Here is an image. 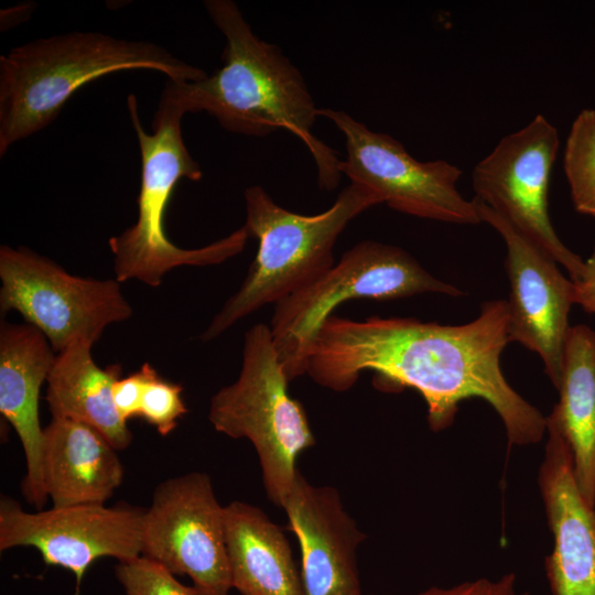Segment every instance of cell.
Wrapping results in <instances>:
<instances>
[{
  "instance_id": "1",
  "label": "cell",
  "mask_w": 595,
  "mask_h": 595,
  "mask_svg": "<svg viewBox=\"0 0 595 595\" xmlns=\"http://www.w3.org/2000/svg\"><path fill=\"white\" fill-rule=\"evenodd\" d=\"M510 342L507 301H489L462 325L411 317L364 321L331 315L312 340L306 374L320 386L346 391L371 370L386 389L413 388L428 407L432 431L448 428L462 400H486L500 416L509 444L538 443L547 416L508 383L500 355Z\"/></svg>"
},
{
  "instance_id": "2",
  "label": "cell",
  "mask_w": 595,
  "mask_h": 595,
  "mask_svg": "<svg viewBox=\"0 0 595 595\" xmlns=\"http://www.w3.org/2000/svg\"><path fill=\"white\" fill-rule=\"evenodd\" d=\"M207 13L226 40L223 65L196 82L167 79L163 91L184 111H205L235 133L267 137L284 129L313 155L322 190L339 182L336 152L311 133L317 108L299 69L281 50L260 40L230 0H207Z\"/></svg>"
},
{
  "instance_id": "3",
  "label": "cell",
  "mask_w": 595,
  "mask_h": 595,
  "mask_svg": "<svg viewBox=\"0 0 595 595\" xmlns=\"http://www.w3.org/2000/svg\"><path fill=\"white\" fill-rule=\"evenodd\" d=\"M130 69L156 71L173 82L207 75L152 42L100 32H69L11 48L0 57V155L48 126L80 87Z\"/></svg>"
},
{
  "instance_id": "4",
  "label": "cell",
  "mask_w": 595,
  "mask_h": 595,
  "mask_svg": "<svg viewBox=\"0 0 595 595\" xmlns=\"http://www.w3.org/2000/svg\"><path fill=\"white\" fill-rule=\"evenodd\" d=\"M249 237L258 250L239 289L214 316L201 339L209 342L267 304H277L335 264L333 249L347 224L381 204L369 188L350 183L334 204L316 215L292 213L259 185L244 192Z\"/></svg>"
},
{
  "instance_id": "5",
  "label": "cell",
  "mask_w": 595,
  "mask_h": 595,
  "mask_svg": "<svg viewBox=\"0 0 595 595\" xmlns=\"http://www.w3.org/2000/svg\"><path fill=\"white\" fill-rule=\"evenodd\" d=\"M127 105L141 153V182L137 221L109 239L115 279L120 283L138 280L156 288L176 267L218 264L240 253L249 238L245 226L195 249L181 248L167 238L165 210L175 185L183 177L197 182L203 176L183 140L181 121L185 113L162 91L152 121L153 132L148 133L141 123L134 95L128 96Z\"/></svg>"
},
{
  "instance_id": "6",
  "label": "cell",
  "mask_w": 595,
  "mask_h": 595,
  "mask_svg": "<svg viewBox=\"0 0 595 595\" xmlns=\"http://www.w3.org/2000/svg\"><path fill=\"white\" fill-rule=\"evenodd\" d=\"M288 383L270 327L258 323L245 334L238 378L212 397L208 411L217 432L251 442L267 496L280 507L299 473V455L315 444L306 412Z\"/></svg>"
},
{
  "instance_id": "7",
  "label": "cell",
  "mask_w": 595,
  "mask_h": 595,
  "mask_svg": "<svg viewBox=\"0 0 595 595\" xmlns=\"http://www.w3.org/2000/svg\"><path fill=\"white\" fill-rule=\"evenodd\" d=\"M422 293L465 294L433 277L400 247L372 240L355 245L325 273L274 305L269 327L289 381L306 374L310 345L340 303Z\"/></svg>"
},
{
  "instance_id": "8",
  "label": "cell",
  "mask_w": 595,
  "mask_h": 595,
  "mask_svg": "<svg viewBox=\"0 0 595 595\" xmlns=\"http://www.w3.org/2000/svg\"><path fill=\"white\" fill-rule=\"evenodd\" d=\"M0 311H17L55 353L78 339L95 344L105 328L127 321L132 307L117 279L73 275L25 247H0Z\"/></svg>"
},
{
  "instance_id": "9",
  "label": "cell",
  "mask_w": 595,
  "mask_h": 595,
  "mask_svg": "<svg viewBox=\"0 0 595 595\" xmlns=\"http://www.w3.org/2000/svg\"><path fill=\"white\" fill-rule=\"evenodd\" d=\"M141 555L188 576L199 595L229 594L225 507L207 474L187 473L155 487L143 513Z\"/></svg>"
},
{
  "instance_id": "10",
  "label": "cell",
  "mask_w": 595,
  "mask_h": 595,
  "mask_svg": "<svg viewBox=\"0 0 595 595\" xmlns=\"http://www.w3.org/2000/svg\"><path fill=\"white\" fill-rule=\"evenodd\" d=\"M345 137L346 159L338 171L377 194L382 203L409 215L461 225L482 223L472 201L456 184L462 170L436 160H415L398 140L375 132L343 110L318 109Z\"/></svg>"
},
{
  "instance_id": "11",
  "label": "cell",
  "mask_w": 595,
  "mask_h": 595,
  "mask_svg": "<svg viewBox=\"0 0 595 595\" xmlns=\"http://www.w3.org/2000/svg\"><path fill=\"white\" fill-rule=\"evenodd\" d=\"M559 143L556 128L538 115L520 130L504 137L476 164L472 181L476 198L549 253L577 282L585 262L558 237L548 209Z\"/></svg>"
},
{
  "instance_id": "12",
  "label": "cell",
  "mask_w": 595,
  "mask_h": 595,
  "mask_svg": "<svg viewBox=\"0 0 595 595\" xmlns=\"http://www.w3.org/2000/svg\"><path fill=\"white\" fill-rule=\"evenodd\" d=\"M144 510L100 504L52 507L29 512L13 498L0 499V550L36 549L46 565L76 577V595L88 567L100 558L119 562L141 555Z\"/></svg>"
},
{
  "instance_id": "13",
  "label": "cell",
  "mask_w": 595,
  "mask_h": 595,
  "mask_svg": "<svg viewBox=\"0 0 595 595\" xmlns=\"http://www.w3.org/2000/svg\"><path fill=\"white\" fill-rule=\"evenodd\" d=\"M473 203L482 221L495 228L507 247L510 284L507 301L510 342L540 356L544 371L558 389L561 381L569 312L574 304V283L556 261L480 199Z\"/></svg>"
},
{
  "instance_id": "14",
  "label": "cell",
  "mask_w": 595,
  "mask_h": 595,
  "mask_svg": "<svg viewBox=\"0 0 595 595\" xmlns=\"http://www.w3.org/2000/svg\"><path fill=\"white\" fill-rule=\"evenodd\" d=\"M301 550L306 595H361L357 549L366 539L338 490L314 486L299 472L282 501Z\"/></svg>"
},
{
  "instance_id": "15",
  "label": "cell",
  "mask_w": 595,
  "mask_h": 595,
  "mask_svg": "<svg viewBox=\"0 0 595 595\" xmlns=\"http://www.w3.org/2000/svg\"><path fill=\"white\" fill-rule=\"evenodd\" d=\"M538 484L553 537L544 560L552 595H595V508L577 487L570 446L551 416Z\"/></svg>"
},
{
  "instance_id": "16",
  "label": "cell",
  "mask_w": 595,
  "mask_h": 595,
  "mask_svg": "<svg viewBox=\"0 0 595 595\" xmlns=\"http://www.w3.org/2000/svg\"><path fill=\"white\" fill-rule=\"evenodd\" d=\"M34 326L2 322L0 326V413L15 430L26 462L22 483L25 500L42 510L48 497L42 476L43 429L40 391L55 356Z\"/></svg>"
},
{
  "instance_id": "17",
  "label": "cell",
  "mask_w": 595,
  "mask_h": 595,
  "mask_svg": "<svg viewBox=\"0 0 595 595\" xmlns=\"http://www.w3.org/2000/svg\"><path fill=\"white\" fill-rule=\"evenodd\" d=\"M117 452L94 428L52 418L43 428L42 476L53 506L105 505L123 479Z\"/></svg>"
},
{
  "instance_id": "18",
  "label": "cell",
  "mask_w": 595,
  "mask_h": 595,
  "mask_svg": "<svg viewBox=\"0 0 595 595\" xmlns=\"http://www.w3.org/2000/svg\"><path fill=\"white\" fill-rule=\"evenodd\" d=\"M225 528L231 585L240 595H306L289 540L262 509L234 500L225 506Z\"/></svg>"
},
{
  "instance_id": "19",
  "label": "cell",
  "mask_w": 595,
  "mask_h": 595,
  "mask_svg": "<svg viewBox=\"0 0 595 595\" xmlns=\"http://www.w3.org/2000/svg\"><path fill=\"white\" fill-rule=\"evenodd\" d=\"M93 345L78 339L57 353L46 379L45 400L52 418L83 422L122 451L131 444L132 433L112 400L121 366L99 367L91 356Z\"/></svg>"
},
{
  "instance_id": "20",
  "label": "cell",
  "mask_w": 595,
  "mask_h": 595,
  "mask_svg": "<svg viewBox=\"0 0 595 595\" xmlns=\"http://www.w3.org/2000/svg\"><path fill=\"white\" fill-rule=\"evenodd\" d=\"M558 390L549 416L570 446L582 497L595 508V331L586 325L570 328Z\"/></svg>"
},
{
  "instance_id": "21",
  "label": "cell",
  "mask_w": 595,
  "mask_h": 595,
  "mask_svg": "<svg viewBox=\"0 0 595 595\" xmlns=\"http://www.w3.org/2000/svg\"><path fill=\"white\" fill-rule=\"evenodd\" d=\"M563 165L575 209L595 217V109L582 110L573 121Z\"/></svg>"
},
{
  "instance_id": "22",
  "label": "cell",
  "mask_w": 595,
  "mask_h": 595,
  "mask_svg": "<svg viewBox=\"0 0 595 595\" xmlns=\"http://www.w3.org/2000/svg\"><path fill=\"white\" fill-rule=\"evenodd\" d=\"M141 368L144 371V385L140 402V418L154 426L159 434L165 436L177 425V421L187 413L182 392L183 387L163 379L148 363Z\"/></svg>"
},
{
  "instance_id": "23",
  "label": "cell",
  "mask_w": 595,
  "mask_h": 595,
  "mask_svg": "<svg viewBox=\"0 0 595 595\" xmlns=\"http://www.w3.org/2000/svg\"><path fill=\"white\" fill-rule=\"evenodd\" d=\"M115 574L126 595H199L193 585L178 582L174 574L143 555L119 562Z\"/></svg>"
},
{
  "instance_id": "24",
  "label": "cell",
  "mask_w": 595,
  "mask_h": 595,
  "mask_svg": "<svg viewBox=\"0 0 595 595\" xmlns=\"http://www.w3.org/2000/svg\"><path fill=\"white\" fill-rule=\"evenodd\" d=\"M416 595H529L519 593L516 587V575L506 573L497 580L480 577L465 581L451 587L432 586Z\"/></svg>"
},
{
  "instance_id": "25",
  "label": "cell",
  "mask_w": 595,
  "mask_h": 595,
  "mask_svg": "<svg viewBox=\"0 0 595 595\" xmlns=\"http://www.w3.org/2000/svg\"><path fill=\"white\" fill-rule=\"evenodd\" d=\"M144 385V371L140 368L127 377H120L112 387V400L119 415L128 422L140 416V402Z\"/></svg>"
},
{
  "instance_id": "26",
  "label": "cell",
  "mask_w": 595,
  "mask_h": 595,
  "mask_svg": "<svg viewBox=\"0 0 595 595\" xmlns=\"http://www.w3.org/2000/svg\"><path fill=\"white\" fill-rule=\"evenodd\" d=\"M584 262L582 278L577 282H573V301L587 313L595 314V246L591 257Z\"/></svg>"
}]
</instances>
